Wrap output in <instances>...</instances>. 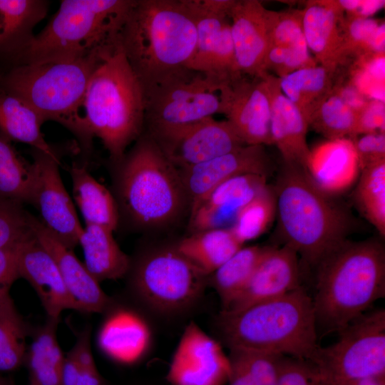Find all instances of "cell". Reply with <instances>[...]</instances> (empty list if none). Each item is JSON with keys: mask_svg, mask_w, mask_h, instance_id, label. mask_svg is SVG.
Instances as JSON below:
<instances>
[{"mask_svg": "<svg viewBox=\"0 0 385 385\" xmlns=\"http://www.w3.org/2000/svg\"><path fill=\"white\" fill-rule=\"evenodd\" d=\"M267 247H241L209 275L208 285L217 293L222 310H226L247 285Z\"/></svg>", "mask_w": 385, "mask_h": 385, "instance_id": "obj_34", "label": "cell"}, {"mask_svg": "<svg viewBox=\"0 0 385 385\" xmlns=\"http://www.w3.org/2000/svg\"><path fill=\"white\" fill-rule=\"evenodd\" d=\"M82 108L87 134L91 140H101L111 163L120 160L128 145L143 133V90L120 45L92 74Z\"/></svg>", "mask_w": 385, "mask_h": 385, "instance_id": "obj_7", "label": "cell"}, {"mask_svg": "<svg viewBox=\"0 0 385 385\" xmlns=\"http://www.w3.org/2000/svg\"><path fill=\"white\" fill-rule=\"evenodd\" d=\"M46 0H0V58L9 64L29 44L48 12Z\"/></svg>", "mask_w": 385, "mask_h": 385, "instance_id": "obj_27", "label": "cell"}, {"mask_svg": "<svg viewBox=\"0 0 385 385\" xmlns=\"http://www.w3.org/2000/svg\"><path fill=\"white\" fill-rule=\"evenodd\" d=\"M69 173L73 199L86 225H94L115 230L120 217L113 193L91 175L86 163H73Z\"/></svg>", "mask_w": 385, "mask_h": 385, "instance_id": "obj_28", "label": "cell"}, {"mask_svg": "<svg viewBox=\"0 0 385 385\" xmlns=\"http://www.w3.org/2000/svg\"><path fill=\"white\" fill-rule=\"evenodd\" d=\"M339 71V68L318 64L301 68L279 78L280 88L309 123L312 113L333 93L342 79Z\"/></svg>", "mask_w": 385, "mask_h": 385, "instance_id": "obj_30", "label": "cell"}, {"mask_svg": "<svg viewBox=\"0 0 385 385\" xmlns=\"http://www.w3.org/2000/svg\"><path fill=\"white\" fill-rule=\"evenodd\" d=\"M267 10L257 0H236L230 12L236 63L242 75L265 73L263 63L270 46Z\"/></svg>", "mask_w": 385, "mask_h": 385, "instance_id": "obj_22", "label": "cell"}, {"mask_svg": "<svg viewBox=\"0 0 385 385\" xmlns=\"http://www.w3.org/2000/svg\"><path fill=\"white\" fill-rule=\"evenodd\" d=\"M300 259L287 245L267 247L247 285L226 310L238 311L282 297L301 287Z\"/></svg>", "mask_w": 385, "mask_h": 385, "instance_id": "obj_18", "label": "cell"}, {"mask_svg": "<svg viewBox=\"0 0 385 385\" xmlns=\"http://www.w3.org/2000/svg\"><path fill=\"white\" fill-rule=\"evenodd\" d=\"M113 232L104 227L88 225L79 238L83 264L98 282L126 276L130 265V258L120 248Z\"/></svg>", "mask_w": 385, "mask_h": 385, "instance_id": "obj_29", "label": "cell"}, {"mask_svg": "<svg viewBox=\"0 0 385 385\" xmlns=\"http://www.w3.org/2000/svg\"><path fill=\"white\" fill-rule=\"evenodd\" d=\"M355 200L366 219L385 236V161L361 170Z\"/></svg>", "mask_w": 385, "mask_h": 385, "instance_id": "obj_36", "label": "cell"}, {"mask_svg": "<svg viewBox=\"0 0 385 385\" xmlns=\"http://www.w3.org/2000/svg\"><path fill=\"white\" fill-rule=\"evenodd\" d=\"M31 217L22 204L0 197V249L20 243L31 233Z\"/></svg>", "mask_w": 385, "mask_h": 385, "instance_id": "obj_42", "label": "cell"}, {"mask_svg": "<svg viewBox=\"0 0 385 385\" xmlns=\"http://www.w3.org/2000/svg\"><path fill=\"white\" fill-rule=\"evenodd\" d=\"M312 297L317 325L343 329L385 296V250L375 240L345 241L317 267Z\"/></svg>", "mask_w": 385, "mask_h": 385, "instance_id": "obj_4", "label": "cell"}, {"mask_svg": "<svg viewBox=\"0 0 385 385\" xmlns=\"http://www.w3.org/2000/svg\"><path fill=\"white\" fill-rule=\"evenodd\" d=\"M32 179L28 203L40 222L63 245L73 249L83 230L59 172L60 160L32 148Z\"/></svg>", "mask_w": 385, "mask_h": 385, "instance_id": "obj_13", "label": "cell"}, {"mask_svg": "<svg viewBox=\"0 0 385 385\" xmlns=\"http://www.w3.org/2000/svg\"><path fill=\"white\" fill-rule=\"evenodd\" d=\"M215 330L230 349L268 351L312 361L319 346L312 297L302 287L238 311H222Z\"/></svg>", "mask_w": 385, "mask_h": 385, "instance_id": "obj_3", "label": "cell"}, {"mask_svg": "<svg viewBox=\"0 0 385 385\" xmlns=\"http://www.w3.org/2000/svg\"><path fill=\"white\" fill-rule=\"evenodd\" d=\"M356 111L334 91L309 119V125L327 139L352 138Z\"/></svg>", "mask_w": 385, "mask_h": 385, "instance_id": "obj_39", "label": "cell"}, {"mask_svg": "<svg viewBox=\"0 0 385 385\" xmlns=\"http://www.w3.org/2000/svg\"><path fill=\"white\" fill-rule=\"evenodd\" d=\"M227 83L188 68L165 80L144 95V130L190 124L221 113L220 89Z\"/></svg>", "mask_w": 385, "mask_h": 385, "instance_id": "obj_11", "label": "cell"}, {"mask_svg": "<svg viewBox=\"0 0 385 385\" xmlns=\"http://www.w3.org/2000/svg\"><path fill=\"white\" fill-rule=\"evenodd\" d=\"M344 18L336 1H309L302 9L306 43L319 65L337 68L347 63L342 32Z\"/></svg>", "mask_w": 385, "mask_h": 385, "instance_id": "obj_23", "label": "cell"}, {"mask_svg": "<svg viewBox=\"0 0 385 385\" xmlns=\"http://www.w3.org/2000/svg\"><path fill=\"white\" fill-rule=\"evenodd\" d=\"M17 269L19 277L27 280L37 293L49 318L59 319L66 309L78 311L56 262L33 230L20 245Z\"/></svg>", "mask_w": 385, "mask_h": 385, "instance_id": "obj_20", "label": "cell"}, {"mask_svg": "<svg viewBox=\"0 0 385 385\" xmlns=\"http://www.w3.org/2000/svg\"><path fill=\"white\" fill-rule=\"evenodd\" d=\"M276 212L274 190L267 185L240 210L230 229L244 244L262 235L272 224Z\"/></svg>", "mask_w": 385, "mask_h": 385, "instance_id": "obj_38", "label": "cell"}, {"mask_svg": "<svg viewBox=\"0 0 385 385\" xmlns=\"http://www.w3.org/2000/svg\"><path fill=\"white\" fill-rule=\"evenodd\" d=\"M0 385H13L6 379H4L0 376Z\"/></svg>", "mask_w": 385, "mask_h": 385, "instance_id": "obj_54", "label": "cell"}, {"mask_svg": "<svg viewBox=\"0 0 385 385\" xmlns=\"http://www.w3.org/2000/svg\"><path fill=\"white\" fill-rule=\"evenodd\" d=\"M228 358L230 363L228 385H255L244 367L235 359Z\"/></svg>", "mask_w": 385, "mask_h": 385, "instance_id": "obj_52", "label": "cell"}, {"mask_svg": "<svg viewBox=\"0 0 385 385\" xmlns=\"http://www.w3.org/2000/svg\"><path fill=\"white\" fill-rule=\"evenodd\" d=\"M338 339L319 346L311 361L329 381L385 376V310L365 312L338 332Z\"/></svg>", "mask_w": 385, "mask_h": 385, "instance_id": "obj_10", "label": "cell"}, {"mask_svg": "<svg viewBox=\"0 0 385 385\" xmlns=\"http://www.w3.org/2000/svg\"><path fill=\"white\" fill-rule=\"evenodd\" d=\"M105 312L108 314L99 335L103 351L123 363L145 356L153 343V331L147 319L133 309L115 306L113 301Z\"/></svg>", "mask_w": 385, "mask_h": 385, "instance_id": "obj_26", "label": "cell"}, {"mask_svg": "<svg viewBox=\"0 0 385 385\" xmlns=\"http://www.w3.org/2000/svg\"><path fill=\"white\" fill-rule=\"evenodd\" d=\"M267 185V176L257 174L240 175L223 182L189 212V234L230 228L244 206Z\"/></svg>", "mask_w": 385, "mask_h": 385, "instance_id": "obj_19", "label": "cell"}, {"mask_svg": "<svg viewBox=\"0 0 385 385\" xmlns=\"http://www.w3.org/2000/svg\"><path fill=\"white\" fill-rule=\"evenodd\" d=\"M381 24L371 18L344 16L342 32L349 58L371 53L373 40Z\"/></svg>", "mask_w": 385, "mask_h": 385, "instance_id": "obj_43", "label": "cell"}, {"mask_svg": "<svg viewBox=\"0 0 385 385\" xmlns=\"http://www.w3.org/2000/svg\"><path fill=\"white\" fill-rule=\"evenodd\" d=\"M113 166V196L120 220L133 228L155 230L175 223L189 200L179 170L145 132Z\"/></svg>", "mask_w": 385, "mask_h": 385, "instance_id": "obj_2", "label": "cell"}, {"mask_svg": "<svg viewBox=\"0 0 385 385\" xmlns=\"http://www.w3.org/2000/svg\"><path fill=\"white\" fill-rule=\"evenodd\" d=\"M175 245L188 260L210 275L242 247L243 244L230 228H222L189 234Z\"/></svg>", "mask_w": 385, "mask_h": 385, "instance_id": "obj_32", "label": "cell"}, {"mask_svg": "<svg viewBox=\"0 0 385 385\" xmlns=\"http://www.w3.org/2000/svg\"><path fill=\"white\" fill-rule=\"evenodd\" d=\"M81 368L68 352L64 357L61 369V385H76Z\"/></svg>", "mask_w": 385, "mask_h": 385, "instance_id": "obj_51", "label": "cell"}, {"mask_svg": "<svg viewBox=\"0 0 385 385\" xmlns=\"http://www.w3.org/2000/svg\"><path fill=\"white\" fill-rule=\"evenodd\" d=\"M31 226L36 238L56 262L66 289L78 311L104 313L113 300L103 291L99 282L76 257L73 250L57 240L39 219L32 215Z\"/></svg>", "mask_w": 385, "mask_h": 385, "instance_id": "obj_21", "label": "cell"}, {"mask_svg": "<svg viewBox=\"0 0 385 385\" xmlns=\"http://www.w3.org/2000/svg\"><path fill=\"white\" fill-rule=\"evenodd\" d=\"M136 302L163 318L181 316L200 301L208 286L206 274L175 245L149 249L139 255L126 274Z\"/></svg>", "mask_w": 385, "mask_h": 385, "instance_id": "obj_9", "label": "cell"}, {"mask_svg": "<svg viewBox=\"0 0 385 385\" xmlns=\"http://www.w3.org/2000/svg\"><path fill=\"white\" fill-rule=\"evenodd\" d=\"M21 243L0 249V289H9L19 278L17 266Z\"/></svg>", "mask_w": 385, "mask_h": 385, "instance_id": "obj_48", "label": "cell"}, {"mask_svg": "<svg viewBox=\"0 0 385 385\" xmlns=\"http://www.w3.org/2000/svg\"><path fill=\"white\" fill-rule=\"evenodd\" d=\"M272 162L265 145H244L200 164L179 170L188 200L189 212L215 188L235 176H267Z\"/></svg>", "mask_w": 385, "mask_h": 385, "instance_id": "obj_17", "label": "cell"}, {"mask_svg": "<svg viewBox=\"0 0 385 385\" xmlns=\"http://www.w3.org/2000/svg\"><path fill=\"white\" fill-rule=\"evenodd\" d=\"M76 385H106L98 369H81Z\"/></svg>", "mask_w": 385, "mask_h": 385, "instance_id": "obj_53", "label": "cell"}, {"mask_svg": "<svg viewBox=\"0 0 385 385\" xmlns=\"http://www.w3.org/2000/svg\"><path fill=\"white\" fill-rule=\"evenodd\" d=\"M318 63L309 53L280 46H270L265 57L263 70L282 78L299 69Z\"/></svg>", "mask_w": 385, "mask_h": 385, "instance_id": "obj_44", "label": "cell"}, {"mask_svg": "<svg viewBox=\"0 0 385 385\" xmlns=\"http://www.w3.org/2000/svg\"><path fill=\"white\" fill-rule=\"evenodd\" d=\"M132 1H61L51 21L7 67L107 54L119 44L120 31Z\"/></svg>", "mask_w": 385, "mask_h": 385, "instance_id": "obj_5", "label": "cell"}, {"mask_svg": "<svg viewBox=\"0 0 385 385\" xmlns=\"http://www.w3.org/2000/svg\"><path fill=\"white\" fill-rule=\"evenodd\" d=\"M43 118L21 100L0 92V136L11 142H21L58 158L41 130Z\"/></svg>", "mask_w": 385, "mask_h": 385, "instance_id": "obj_31", "label": "cell"}, {"mask_svg": "<svg viewBox=\"0 0 385 385\" xmlns=\"http://www.w3.org/2000/svg\"><path fill=\"white\" fill-rule=\"evenodd\" d=\"M194 18L196 43L187 68L229 82L242 75L237 68L229 16L208 11L198 0H183Z\"/></svg>", "mask_w": 385, "mask_h": 385, "instance_id": "obj_16", "label": "cell"}, {"mask_svg": "<svg viewBox=\"0 0 385 385\" xmlns=\"http://www.w3.org/2000/svg\"><path fill=\"white\" fill-rule=\"evenodd\" d=\"M278 226L287 245L312 267L346 241L349 220L306 170L284 164L274 188Z\"/></svg>", "mask_w": 385, "mask_h": 385, "instance_id": "obj_6", "label": "cell"}, {"mask_svg": "<svg viewBox=\"0 0 385 385\" xmlns=\"http://www.w3.org/2000/svg\"><path fill=\"white\" fill-rule=\"evenodd\" d=\"M178 170L206 162L244 145L227 120L210 117L180 125L145 129Z\"/></svg>", "mask_w": 385, "mask_h": 385, "instance_id": "obj_12", "label": "cell"}, {"mask_svg": "<svg viewBox=\"0 0 385 385\" xmlns=\"http://www.w3.org/2000/svg\"><path fill=\"white\" fill-rule=\"evenodd\" d=\"M305 170L314 183L328 195L349 188L361 173L358 156L350 138L327 139L312 149Z\"/></svg>", "mask_w": 385, "mask_h": 385, "instance_id": "obj_24", "label": "cell"}, {"mask_svg": "<svg viewBox=\"0 0 385 385\" xmlns=\"http://www.w3.org/2000/svg\"><path fill=\"white\" fill-rule=\"evenodd\" d=\"M118 40L145 95L188 69L195 23L183 0H133Z\"/></svg>", "mask_w": 385, "mask_h": 385, "instance_id": "obj_1", "label": "cell"}, {"mask_svg": "<svg viewBox=\"0 0 385 385\" xmlns=\"http://www.w3.org/2000/svg\"><path fill=\"white\" fill-rule=\"evenodd\" d=\"M267 79L270 91L272 143L280 152L284 164L305 169L309 153L308 120L282 93L279 78L267 73Z\"/></svg>", "mask_w": 385, "mask_h": 385, "instance_id": "obj_25", "label": "cell"}, {"mask_svg": "<svg viewBox=\"0 0 385 385\" xmlns=\"http://www.w3.org/2000/svg\"><path fill=\"white\" fill-rule=\"evenodd\" d=\"M354 143L360 170L385 161V134L373 133L350 138Z\"/></svg>", "mask_w": 385, "mask_h": 385, "instance_id": "obj_47", "label": "cell"}, {"mask_svg": "<svg viewBox=\"0 0 385 385\" xmlns=\"http://www.w3.org/2000/svg\"><path fill=\"white\" fill-rule=\"evenodd\" d=\"M336 2L346 16L356 18H370L385 4L381 0H339Z\"/></svg>", "mask_w": 385, "mask_h": 385, "instance_id": "obj_49", "label": "cell"}, {"mask_svg": "<svg viewBox=\"0 0 385 385\" xmlns=\"http://www.w3.org/2000/svg\"><path fill=\"white\" fill-rule=\"evenodd\" d=\"M230 363L220 344L195 322L185 327L170 363L171 385H224Z\"/></svg>", "mask_w": 385, "mask_h": 385, "instance_id": "obj_15", "label": "cell"}, {"mask_svg": "<svg viewBox=\"0 0 385 385\" xmlns=\"http://www.w3.org/2000/svg\"><path fill=\"white\" fill-rule=\"evenodd\" d=\"M228 356L244 367L255 385H275L284 355L260 350L230 349Z\"/></svg>", "mask_w": 385, "mask_h": 385, "instance_id": "obj_41", "label": "cell"}, {"mask_svg": "<svg viewBox=\"0 0 385 385\" xmlns=\"http://www.w3.org/2000/svg\"><path fill=\"white\" fill-rule=\"evenodd\" d=\"M275 385H319V376L309 361L284 356Z\"/></svg>", "mask_w": 385, "mask_h": 385, "instance_id": "obj_45", "label": "cell"}, {"mask_svg": "<svg viewBox=\"0 0 385 385\" xmlns=\"http://www.w3.org/2000/svg\"><path fill=\"white\" fill-rule=\"evenodd\" d=\"M384 102L369 99L356 111V124L353 137L373 133H384Z\"/></svg>", "mask_w": 385, "mask_h": 385, "instance_id": "obj_46", "label": "cell"}, {"mask_svg": "<svg viewBox=\"0 0 385 385\" xmlns=\"http://www.w3.org/2000/svg\"><path fill=\"white\" fill-rule=\"evenodd\" d=\"M31 179V163L0 136V197L28 203Z\"/></svg>", "mask_w": 385, "mask_h": 385, "instance_id": "obj_37", "label": "cell"}, {"mask_svg": "<svg viewBox=\"0 0 385 385\" xmlns=\"http://www.w3.org/2000/svg\"><path fill=\"white\" fill-rule=\"evenodd\" d=\"M267 73L239 77L220 89L221 113L246 145H272L271 101Z\"/></svg>", "mask_w": 385, "mask_h": 385, "instance_id": "obj_14", "label": "cell"}, {"mask_svg": "<svg viewBox=\"0 0 385 385\" xmlns=\"http://www.w3.org/2000/svg\"><path fill=\"white\" fill-rule=\"evenodd\" d=\"M270 46H280L309 53L304 38L302 9L267 10Z\"/></svg>", "mask_w": 385, "mask_h": 385, "instance_id": "obj_40", "label": "cell"}, {"mask_svg": "<svg viewBox=\"0 0 385 385\" xmlns=\"http://www.w3.org/2000/svg\"><path fill=\"white\" fill-rule=\"evenodd\" d=\"M81 369H97L90 345V329H86L78 337L69 352Z\"/></svg>", "mask_w": 385, "mask_h": 385, "instance_id": "obj_50", "label": "cell"}, {"mask_svg": "<svg viewBox=\"0 0 385 385\" xmlns=\"http://www.w3.org/2000/svg\"><path fill=\"white\" fill-rule=\"evenodd\" d=\"M59 319L48 318L33 334L26 350L30 385H61V369L64 359L56 338Z\"/></svg>", "mask_w": 385, "mask_h": 385, "instance_id": "obj_33", "label": "cell"}, {"mask_svg": "<svg viewBox=\"0 0 385 385\" xmlns=\"http://www.w3.org/2000/svg\"><path fill=\"white\" fill-rule=\"evenodd\" d=\"M29 332L14 306L9 289H0V371H13L24 363Z\"/></svg>", "mask_w": 385, "mask_h": 385, "instance_id": "obj_35", "label": "cell"}, {"mask_svg": "<svg viewBox=\"0 0 385 385\" xmlns=\"http://www.w3.org/2000/svg\"><path fill=\"white\" fill-rule=\"evenodd\" d=\"M111 52L70 62L7 67L0 71V92L21 100L45 122L62 125L78 140L84 155L89 156L93 140L86 133L80 111L92 74Z\"/></svg>", "mask_w": 385, "mask_h": 385, "instance_id": "obj_8", "label": "cell"}]
</instances>
